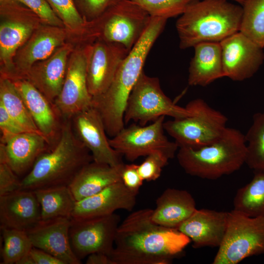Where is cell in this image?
I'll list each match as a JSON object with an SVG mask.
<instances>
[{"label":"cell","mask_w":264,"mask_h":264,"mask_svg":"<svg viewBox=\"0 0 264 264\" xmlns=\"http://www.w3.org/2000/svg\"><path fill=\"white\" fill-rule=\"evenodd\" d=\"M153 209L132 212L120 223L110 255L114 264H169L190 239L176 228L154 222Z\"/></svg>","instance_id":"obj_1"},{"label":"cell","mask_w":264,"mask_h":264,"mask_svg":"<svg viewBox=\"0 0 264 264\" xmlns=\"http://www.w3.org/2000/svg\"><path fill=\"white\" fill-rule=\"evenodd\" d=\"M167 21L151 17L143 34L120 65L110 87L102 94L92 97V106L100 113L110 137H114L125 127L124 115L129 97Z\"/></svg>","instance_id":"obj_2"},{"label":"cell","mask_w":264,"mask_h":264,"mask_svg":"<svg viewBox=\"0 0 264 264\" xmlns=\"http://www.w3.org/2000/svg\"><path fill=\"white\" fill-rule=\"evenodd\" d=\"M92 161L90 152L75 135L71 119L64 120L56 144L40 156L21 179V190L69 186L80 170Z\"/></svg>","instance_id":"obj_3"},{"label":"cell","mask_w":264,"mask_h":264,"mask_svg":"<svg viewBox=\"0 0 264 264\" xmlns=\"http://www.w3.org/2000/svg\"><path fill=\"white\" fill-rule=\"evenodd\" d=\"M242 8L227 0H194L176 22L179 47L221 41L240 31Z\"/></svg>","instance_id":"obj_4"},{"label":"cell","mask_w":264,"mask_h":264,"mask_svg":"<svg viewBox=\"0 0 264 264\" xmlns=\"http://www.w3.org/2000/svg\"><path fill=\"white\" fill-rule=\"evenodd\" d=\"M246 155L244 134L229 127L213 143L196 149L179 148L176 154L178 162L186 174L210 180L239 170L245 163Z\"/></svg>","instance_id":"obj_5"},{"label":"cell","mask_w":264,"mask_h":264,"mask_svg":"<svg viewBox=\"0 0 264 264\" xmlns=\"http://www.w3.org/2000/svg\"><path fill=\"white\" fill-rule=\"evenodd\" d=\"M189 116L164 122L165 131L175 140L179 148H198L209 145L224 132L228 121L220 111L201 98L190 101L185 107Z\"/></svg>","instance_id":"obj_6"},{"label":"cell","mask_w":264,"mask_h":264,"mask_svg":"<svg viewBox=\"0 0 264 264\" xmlns=\"http://www.w3.org/2000/svg\"><path fill=\"white\" fill-rule=\"evenodd\" d=\"M264 254V217H250L234 210L228 212L224 239L213 264H237Z\"/></svg>","instance_id":"obj_7"},{"label":"cell","mask_w":264,"mask_h":264,"mask_svg":"<svg viewBox=\"0 0 264 264\" xmlns=\"http://www.w3.org/2000/svg\"><path fill=\"white\" fill-rule=\"evenodd\" d=\"M192 114L186 107L176 105L162 90L157 77L141 74L129 97L124 115L125 124L131 121L145 126L161 116L174 119Z\"/></svg>","instance_id":"obj_8"},{"label":"cell","mask_w":264,"mask_h":264,"mask_svg":"<svg viewBox=\"0 0 264 264\" xmlns=\"http://www.w3.org/2000/svg\"><path fill=\"white\" fill-rule=\"evenodd\" d=\"M151 17L131 0H119L93 20L99 39L118 44L130 51L147 28Z\"/></svg>","instance_id":"obj_9"},{"label":"cell","mask_w":264,"mask_h":264,"mask_svg":"<svg viewBox=\"0 0 264 264\" xmlns=\"http://www.w3.org/2000/svg\"><path fill=\"white\" fill-rule=\"evenodd\" d=\"M165 117H159L148 126L133 123L123 128L109 139L110 145L130 161L156 151L163 153L170 159L173 158L179 147L165 134Z\"/></svg>","instance_id":"obj_10"},{"label":"cell","mask_w":264,"mask_h":264,"mask_svg":"<svg viewBox=\"0 0 264 264\" xmlns=\"http://www.w3.org/2000/svg\"><path fill=\"white\" fill-rule=\"evenodd\" d=\"M121 220L115 213L83 220L71 219L69 238L73 252L81 261L94 253L110 256Z\"/></svg>","instance_id":"obj_11"},{"label":"cell","mask_w":264,"mask_h":264,"mask_svg":"<svg viewBox=\"0 0 264 264\" xmlns=\"http://www.w3.org/2000/svg\"><path fill=\"white\" fill-rule=\"evenodd\" d=\"M0 13L7 18L0 25V59L10 78L14 77V58L18 50L33 33L34 26L25 21L34 15L18 0H1Z\"/></svg>","instance_id":"obj_12"},{"label":"cell","mask_w":264,"mask_h":264,"mask_svg":"<svg viewBox=\"0 0 264 264\" xmlns=\"http://www.w3.org/2000/svg\"><path fill=\"white\" fill-rule=\"evenodd\" d=\"M88 46L70 55L61 90L54 102L63 120L71 119L92 106L87 78Z\"/></svg>","instance_id":"obj_13"},{"label":"cell","mask_w":264,"mask_h":264,"mask_svg":"<svg viewBox=\"0 0 264 264\" xmlns=\"http://www.w3.org/2000/svg\"><path fill=\"white\" fill-rule=\"evenodd\" d=\"M129 51L124 46L98 38L88 46L87 78L92 97L106 91Z\"/></svg>","instance_id":"obj_14"},{"label":"cell","mask_w":264,"mask_h":264,"mask_svg":"<svg viewBox=\"0 0 264 264\" xmlns=\"http://www.w3.org/2000/svg\"><path fill=\"white\" fill-rule=\"evenodd\" d=\"M74 132L90 152L95 162L119 167L124 163L122 155L110 145L102 117L92 106L71 119Z\"/></svg>","instance_id":"obj_15"},{"label":"cell","mask_w":264,"mask_h":264,"mask_svg":"<svg viewBox=\"0 0 264 264\" xmlns=\"http://www.w3.org/2000/svg\"><path fill=\"white\" fill-rule=\"evenodd\" d=\"M224 76L235 81L252 77L264 61L263 48L239 31L220 42Z\"/></svg>","instance_id":"obj_16"},{"label":"cell","mask_w":264,"mask_h":264,"mask_svg":"<svg viewBox=\"0 0 264 264\" xmlns=\"http://www.w3.org/2000/svg\"><path fill=\"white\" fill-rule=\"evenodd\" d=\"M11 79L22 97L39 131L52 149L58 140L64 120L54 104L28 80L23 78Z\"/></svg>","instance_id":"obj_17"},{"label":"cell","mask_w":264,"mask_h":264,"mask_svg":"<svg viewBox=\"0 0 264 264\" xmlns=\"http://www.w3.org/2000/svg\"><path fill=\"white\" fill-rule=\"evenodd\" d=\"M136 196L122 181L116 182L97 194L77 201L71 219L106 216L117 210L132 211L136 204Z\"/></svg>","instance_id":"obj_18"},{"label":"cell","mask_w":264,"mask_h":264,"mask_svg":"<svg viewBox=\"0 0 264 264\" xmlns=\"http://www.w3.org/2000/svg\"><path fill=\"white\" fill-rule=\"evenodd\" d=\"M42 221L40 203L33 191L20 190L0 196V226L28 232Z\"/></svg>","instance_id":"obj_19"},{"label":"cell","mask_w":264,"mask_h":264,"mask_svg":"<svg viewBox=\"0 0 264 264\" xmlns=\"http://www.w3.org/2000/svg\"><path fill=\"white\" fill-rule=\"evenodd\" d=\"M71 219L60 218L41 221L27 232L34 247L43 250L65 264H80L72 251L69 238Z\"/></svg>","instance_id":"obj_20"},{"label":"cell","mask_w":264,"mask_h":264,"mask_svg":"<svg viewBox=\"0 0 264 264\" xmlns=\"http://www.w3.org/2000/svg\"><path fill=\"white\" fill-rule=\"evenodd\" d=\"M228 214V212L197 209L177 229L190 239L194 248L219 247L226 232Z\"/></svg>","instance_id":"obj_21"},{"label":"cell","mask_w":264,"mask_h":264,"mask_svg":"<svg viewBox=\"0 0 264 264\" xmlns=\"http://www.w3.org/2000/svg\"><path fill=\"white\" fill-rule=\"evenodd\" d=\"M65 39V31L58 26H42L33 33L14 58L18 78L22 77L35 64L52 55L63 45Z\"/></svg>","instance_id":"obj_22"},{"label":"cell","mask_w":264,"mask_h":264,"mask_svg":"<svg viewBox=\"0 0 264 264\" xmlns=\"http://www.w3.org/2000/svg\"><path fill=\"white\" fill-rule=\"evenodd\" d=\"M70 51L68 45H63L48 58L35 64L21 78L28 80L54 104L64 82Z\"/></svg>","instance_id":"obj_23"},{"label":"cell","mask_w":264,"mask_h":264,"mask_svg":"<svg viewBox=\"0 0 264 264\" xmlns=\"http://www.w3.org/2000/svg\"><path fill=\"white\" fill-rule=\"evenodd\" d=\"M51 148L42 134L23 132L0 143V158L4 159L19 176L30 171L38 157Z\"/></svg>","instance_id":"obj_24"},{"label":"cell","mask_w":264,"mask_h":264,"mask_svg":"<svg viewBox=\"0 0 264 264\" xmlns=\"http://www.w3.org/2000/svg\"><path fill=\"white\" fill-rule=\"evenodd\" d=\"M155 203L152 220L168 228L177 229L197 209L195 200L188 191L173 188L165 189Z\"/></svg>","instance_id":"obj_25"},{"label":"cell","mask_w":264,"mask_h":264,"mask_svg":"<svg viewBox=\"0 0 264 264\" xmlns=\"http://www.w3.org/2000/svg\"><path fill=\"white\" fill-rule=\"evenodd\" d=\"M189 67L188 83L192 86H206L224 77L220 43L203 42L196 45Z\"/></svg>","instance_id":"obj_26"},{"label":"cell","mask_w":264,"mask_h":264,"mask_svg":"<svg viewBox=\"0 0 264 264\" xmlns=\"http://www.w3.org/2000/svg\"><path fill=\"white\" fill-rule=\"evenodd\" d=\"M123 165L113 167L92 161L84 166L68 186L76 201L122 181L121 172Z\"/></svg>","instance_id":"obj_27"},{"label":"cell","mask_w":264,"mask_h":264,"mask_svg":"<svg viewBox=\"0 0 264 264\" xmlns=\"http://www.w3.org/2000/svg\"><path fill=\"white\" fill-rule=\"evenodd\" d=\"M40 203L42 221L60 218L71 219L76 200L68 186L33 191Z\"/></svg>","instance_id":"obj_28"},{"label":"cell","mask_w":264,"mask_h":264,"mask_svg":"<svg viewBox=\"0 0 264 264\" xmlns=\"http://www.w3.org/2000/svg\"><path fill=\"white\" fill-rule=\"evenodd\" d=\"M254 172L251 180L238 190L233 210L250 217H264V171Z\"/></svg>","instance_id":"obj_29"},{"label":"cell","mask_w":264,"mask_h":264,"mask_svg":"<svg viewBox=\"0 0 264 264\" xmlns=\"http://www.w3.org/2000/svg\"><path fill=\"white\" fill-rule=\"evenodd\" d=\"M0 103L26 132L42 134L14 83L3 75L0 81Z\"/></svg>","instance_id":"obj_30"},{"label":"cell","mask_w":264,"mask_h":264,"mask_svg":"<svg viewBox=\"0 0 264 264\" xmlns=\"http://www.w3.org/2000/svg\"><path fill=\"white\" fill-rule=\"evenodd\" d=\"M246 144L245 164L254 172L264 171V112H257L244 135Z\"/></svg>","instance_id":"obj_31"},{"label":"cell","mask_w":264,"mask_h":264,"mask_svg":"<svg viewBox=\"0 0 264 264\" xmlns=\"http://www.w3.org/2000/svg\"><path fill=\"white\" fill-rule=\"evenodd\" d=\"M240 32L264 47V0H244Z\"/></svg>","instance_id":"obj_32"},{"label":"cell","mask_w":264,"mask_h":264,"mask_svg":"<svg viewBox=\"0 0 264 264\" xmlns=\"http://www.w3.org/2000/svg\"><path fill=\"white\" fill-rule=\"evenodd\" d=\"M3 245L1 249L2 264H17L33 247L27 232L0 228Z\"/></svg>","instance_id":"obj_33"},{"label":"cell","mask_w":264,"mask_h":264,"mask_svg":"<svg viewBox=\"0 0 264 264\" xmlns=\"http://www.w3.org/2000/svg\"><path fill=\"white\" fill-rule=\"evenodd\" d=\"M151 17L168 19L181 15L194 0H131Z\"/></svg>","instance_id":"obj_34"},{"label":"cell","mask_w":264,"mask_h":264,"mask_svg":"<svg viewBox=\"0 0 264 264\" xmlns=\"http://www.w3.org/2000/svg\"><path fill=\"white\" fill-rule=\"evenodd\" d=\"M63 24L70 29H79L85 24L84 19L74 0H46Z\"/></svg>","instance_id":"obj_35"},{"label":"cell","mask_w":264,"mask_h":264,"mask_svg":"<svg viewBox=\"0 0 264 264\" xmlns=\"http://www.w3.org/2000/svg\"><path fill=\"white\" fill-rule=\"evenodd\" d=\"M169 159L165 154L160 151L147 155L142 163L138 165V171L143 181H152L157 179Z\"/></svg>","instance_id":"obj_36"},{"label":"cell","mask_w":264,"mask_h":264,"mask_svg":"<svg viewBox=\"0 0 264 264\" xmlns=\"http://www.w3.org/2000/svg\"><path fill=\"white\" fill-rule=\"evenodd\" d=\"M48 25L62 27L63 23L46 0H18Z\"/></svg>","instance_id":"obj_37"},{"label":"cell","mask_w":264,"mask_h":264,"mask_svg":"<svg viewBox=\"0 0 264 264\" xmlns=\"http://www.w3.org/2000/svg\"><path fill=\"white\" fill-rule=\"evenodd\" d=\"M119 0H74L77 7L86 19L92 21Z\"/></svg>","instance_id":"obj_38"},{"label":"cell","mask_w":264,"mask_h":264,"mask_svg":"<svg viewBox=\"0 0 264 264\" xmlns=\"http://www.w3.org/2000/svg\"><path fill=\"white\" fill-rule=\"evenodd\" d=\"M21 189V179L6 162H0V196Z\"/></svg>","instance_id":"obj_39"},{"label":"cell","mask_w":264,"mask_h":264,"mask_svg":"<svg viewBox=\"0 0 264 264\" xmlns=\"http://www.w3.org/2000/svg\"><path fill=\"white\" fill-rule=\"evenodd\" d=\"M0 143H4L17 134L26 132L20 125L8 113L0 103Z\"/></svg>","instance_id":"obj_40"},{"label":"cell","mask_w":264,"mask_h":264,"mask_svg":"<svg viewBox=\"0 0 264 264\" xmlns=\"http://www.w3.org/2000/svg\"><path fill=\"white\" fill-rule=\"evenodd\" d=\"M121 178L123 183L129 190L138 194L144 181L138 172V165L124 164L121 170Z\"/></svg>","instance_id":"obj_41"},{"label":"cell","mask_w":264,"mask_h":264,"mask_svg":"<svg viewBox=\"0 0 264 264\" xmlns=\"http://www.w3.org/2000/svg\"><path fill=\"white\" fill-rule=\"evenodd\" d=\"M35 264H65L63 262L49 253L33 247L30 250Z\"/></svg>","instance_id":"obj_42"},{"label":"cell","mask_w":264,"mask_h":264,"mask_svg":"<svg viewBox=\"0 0 264 264\" xmlns=\"http://www.w3.org/2000/svg\"><path fill=\"white\" fill-rule=\"evenodd\" d=\"M87 264H114L110 257L102 253H94L87 257Z\"/></svg>","instance_id":"obj_43"},{"label":"cell","mask_w":264,"mask_h":264,"mask_svg":"<svg viewBox=\"0 0 264 264\" xmlns=\"http://www.w3.org/2000/svg\"><path fill=\"white\" fill-rule=\"evenodd\" d=\"M17 264H35L34 261L31 255L30 251L21 259Z\"/></svg>","instance_id":"obj_44"},{"label":"cell","mask_w":264,"mask_h":264,"mask_svg":"<svg viewBox=\"0 0 264 264\" xmlns=\"http://www.w3.org/2000/svg\"><path fill=\"white\" fill-rule=\"evenodd\" d=\"M233 0L236 1L237 2L239 3L241 5H242L244 1V0Z\"/></svg>","instance_id":"obj_45"}]
</instances>
